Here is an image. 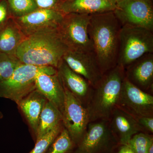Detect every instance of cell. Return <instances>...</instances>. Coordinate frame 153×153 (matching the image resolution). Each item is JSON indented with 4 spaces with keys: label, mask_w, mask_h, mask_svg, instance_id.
Listing matches in <instances>:
<instances>
[{
    "label": "cell",
    "mask_w": 153,
    "mask_h": 153,
    "mask_svg": "<svg viewBox=\"0 0 153 153\" xmlns=\"http://www.w3.org/2000/svg\"><path fill=\"white\" fill-rule=\"evenodd\" d=\"M13 18L25 16L38 8L34 0H8Z\"/></svg>",
    "instance_id": "23"
},
{
    "label": "cell",
    "mask_w": 153,
    "mask_h": 153,
    "mask_svg": "<svg viewBox=\"0 0 153 153\" xmlns=\"http://www.w3.org/2000/svg\"><path fill=\"white\" fill-rule=\"evenodd\" d=\"M64 14L58 10L38 8L14 20L26 37L57 29Z\"/></svg>",
    "instance_id": "10"
},
{
    "label": "cell",
    "mask_w": 153,
    "mask_h": 153,
    "mask_svg": "<svg viewBox=\"0 0 153 153\" xmlns=\"http://www.w3.org/2000/svg\"><path fill=\"white\" fill-rule=\"evenodd\" d=\"M3 117V114H2V113L0 111V120H1V119Z\"/></svg>",
    "instance_id": "32"
},
{
    "label": "cell",
    "mask_w": 153,
    "mask_h": 153,
    "mask_svg": "<svg viewBox=\"0 0 153 153\" xmlns=\"http://www.w3.org/2000/svg\"><path fill=\"white\" fill-rule=\"evenodd\" d=\"M147 153H153V142L152 143L150 146Z\"/></svg>",
    "instance_id": "30"
},
{
    "label": "cell",
    "mask_w": 153,
    "mask_h": 153,
    "mask_svg": "<svg viewBox=\"0 0 153 153\" xmlns=\"http://www.w3.org/2000/svg\"><path fill=\"white\" fill-rule=\"evenodd\" d=\"M112 134L108 121L89 123L76 153H97L107 143Z\"/></svg>",
    "instance_id": "12"
},
{
    "label": "cell",
    "mask_w": 153,
    "mask_h": 153,
    "mask_svg": "<svg viewBox=\"0 0 153 153\" xmlns=\"http://www.w3.org/2000/svg\"><path fill=\"white\" fill-rule=\"evenodd\" d=\"M117 153H135L127 145H123Z\"/></svg>",
    "instance_id": "29"
},
{
    "label": "cell",
    "mask_w": 153,
    "mask_h": 153,
    "mask_svg": "<svg viewBox=\"0 0 153 153\" xmlns=\"http://www.w3.org/2000/svg\"><path fill=\"white\" fill-rule=\"evenodd\" d=\"M64 89L65 97L62 123L73 142L79 143L90 123L88 112L86 107L78 98L64 88Z\"/></svg>",
    "instance_id": "8"
},
{
    "label": "cell",
    "mask_w": 153,
    "mask_h": 153,
    "mask_svg": "<svg viewBox=\"0 0 153 153\" xmlns=\"http://www.w3.org/2000/svg\"><path fill=\"white\" fill-rule=\"evenodd\" d=\"M41 72L54 74L57 71L52 66L21 64L9 78L0 82V97L8 99L18 105L36 89V76Z\"/></svg>",
    "instance_id": "5"
},
{
    "label": "cell",
    "mask_w": 153,
    "mask_h": 153,
    "mask_svg": "<svg viewBox=\"0 0 153 153\" xmlns=\"http://www.w3.org/2000/svg\"><path fill=\"white\" fill-rule=\"evenodd\" d=\"M62 130V124H61L41 138L36 140L35 147L29 153H47L52 143Z\"/></svg>",
    "instance_id": "24"
},
{
    "label": "cell",
    "mask_w": 153,
    "mask_h": 153,
    "mask_svg": "<svg viewBox=\"0 0 153 153\" xmlns=\"http://www.w3.org/2000/svg\"><path fill=\"white\" fill-rule=\"evenodd\" d=\"M114 11L122 26H135L153 32L152 0H120Z\"/></svg>",
    "instance_id": "7"
},
{
    "label": "cell",
    "mask_w": 153,
    "mask_h": 153,
    "mask_svg": "<svg viewBox=\"0 0 153 153\" xmlns=\"http://www.w3.org/2000/svg\"><path fill=\"white\" fill-rule=\"evenodd\" d=\"M36 89L52 102L61 114L65 101V91L58 74H50L41 72L36 76Z\"/></svg>",
    "instance_id": "15"
},
{
    "label": "cell",
    "mask_w": 153,
    "mask_h": 153,
    "mask_svg": "<svg viewBox=\"0 0 153 153\" xmlns=\"http://www.w3.org/2000/svg\"><path fill=\"white\" fill-rule=\"evenodd\" d=\"M26 38L11 17L0 27V52L15 55L17 48Z\"/></svg>",
    "instance_id": "19"
},
{
    "label": "cell",
    "mask_w": 153,
    "mask_h": 153,
    "mask_svg": "<svg viewBox=\"0 0 153 153\" xmlns=\"http://www.w3.org/2000/svg\"><path fill=\"white\" fill-rule=\"evenodd\" d=\"M125 76L137 87L147 92L152 89L153 53H149L135 60L125 69Z\"/></svg>",
    "instance_id": "13"
},
{
    "label": "cell",
    "mask_w": 153,
    "mask_h": 153,
    "mask_svg": "<svg viewBox=\"0 0 153 153\" xmlns=\"http://www.w3.org/2000/svg\"><path fill=\"white\" fill-rule=\"evenodd\" d=\"M153 142L152 137L140 132L133 136L127 145L135 153H147Z\"/></svg>",
    "instance_id": "25"
},
{
    "label": "cell",
    "mask_w": 153,
    "mask_h": 153,
    "mask_svg": "<svg viewBox=\"0 0 153 153\" xmlns=\"http://www.w3.org/2000/svg\"><path fill=\"white\" fill-rule=\"evenodd\" d=\"M138 123L140 126L143 129L146 130L152 133L153 132V117H141L136 118Z\"/></svg>",
    "instance_id": "27"
},
{
    "label": "cell",
    "mask_w": 153,
    "mask_h": 153,
    "mask_svg": "<svg viewBox=\"0 0 153 153\" xmlns=\"http://www.w3.org/2000/svg\"><path fill=\"white\" fill-rule=\"evenodd\" d=\"M109 124L112 134L123 145H127L133 136L143 130L135 118L119 107L111 115Z\"/></svg>",
    "instance_id": "14"
},
{
    "label": "cell",
    "mask_w": 153,
    "mask_h": 153,
    "mask_svg": "<svg viewBox=\"0 0 153 153\" xmlns=\"http://www.w3.org/2000/svg\"><path fill=\"white\" fill-rule=\"evenodd\" d=\"M22 64L16 55L0 52V82L9 78Z\"/></svg>",
    "instance_id": "21"
},
{
    "label": "cell",
    "mask_w": 153,
    "mask_h": 153,
    "mask_svg": "<svg viewBox=\"0 0 153 153\" xmlns=\"http://www.w3.org/2000/svg\"><path fill=\"white\" fill-rule=\"evenodd\" d=\"M149 53H153V32L135 26H122L117 65L125 69Z\"/></svg>",
    "instance_id": "4"
},
{
    "label": "cell",
    "mask_w": 153,
    "mask_h": 153,
    "mask_svg": "<svg viewBox=\"0 0 153 153\" xmlns=\"http://www.w3.org/2000/svg\"><path fill=\"white\" fill-rule=\"evenodd\" d=\"M116 4L110 0H62L59 10L64 15L77 13L93 15L114 11Z\"/></svg>",
    "instance_id": "17"
},
{
    "label": "cell",
    "mask_w": 153,
    "mask_h": 153,
    "mask_svg": "<svg viewBox=\"0 0 153 153\" xmlns=\"http://www.w3.org/2000/svg\"><path fill=\"white\" fill-rule=\"evenodd\" d=\"M121 27L114 11L91 15L88 35L103 74L117 65Z\"/></svg>",
    "instance_id": "1"
},
{
    "label": "cell",
    "mask_w": 153,
    "mask_h": 153,
    "mask_svg": "<svg viewBox=\"0 0 153 153\" xmlns=\"http://www.w3.org/2000/svg\"><path fill=\"white\" fill-rule=\"evenodd\" d=\"M8 5L5 0L0 2V27L7 22L11 17H9Z\"/></svg>",
    "instance_id": "28"
},
{
    "label": "cell",
    "mask_w": 153,
    "mask_h": 153,
    "mask_svg": "<svg viewBox=\"0 0 153 153\" xmlns=\"http://www.w3.org/2000/svg\"><path fill=\"white\" fill-rule=\"evenodd\" d=\"M91 15L65 14L58 25L57 31L68 50L79 52H93L88 33Z\"/></svg>",
    "instance_id": "6"
},
{
    "label": "cell",
    "mask_w": 153,
    "mask_h": 153,
    "mask_svg": "<svg viewBox=\"0 0 153 153\" xmlns=\"http://www.w3.org/2000/svg\"><path fill=\"white\" fill-rule=\"evenodd\" d=\"M47 101L46 97L36 89L22 99L18 104L35 135L41 112Z\"/></svg>",
    "instance_id": "18"
},
{
    "label": "cell",
    "mask_w": 153,
    "mask_h": 153,
    "mask_svg": "<svg viewBox=\"0 0 153 153\" xmlns=\"http://www.w3.org/2000/svg\"><path fill=\"white\" fill-rule=\"evenodd\" d=\"M62 123V114L52 102L47 101L41 112L36 134V140Z\"/></svg>",
    "instance_id": "20"
},
{
    "label": "cell",
    "mask_w": 153,
    "mask_h": 153,
    "mask_svg": "<svg viewBox=\"0 0 153 153\" xmlns=\"http://www.w3.org/2000/svg\"><path fill=\"white\" fill-rule=\"evenodd\" d=\"M73 143L68 131L63 128L46 153H66L72 148Z\"/></svg>",
    "instance_id": "22"
},
{
    "label": "cell",
    "mask_w": 153,
    "mask_h": 153,
    "mask_svg": "<svg viewBox=\"0 0 153 153\" xmlns=\"http://www.w3.org/2000/svg\"><path fill=\"white\" fill-rule=\"evenodd\" d=\"M68 50L57 29L27 36L17 48L15 55L23 64L57 68Z\"/></svg>",
    "instance_id": "2"
},
{
    "label": "cell",
    "mask_w": 153,
    "mask_h": 153,
    "mask_svg": "<svg viewBox=\"0 0 153 153\" xmlns=\"http://www.w3.org/2000/svg\"><path fill=\"white\" fill-rule=\"evenodd\" d=\"M125 78V69L117 65L103 74L100 82L92 88L86 106L90 122L109 121L114 111L118 107Z\"/></svg>",
    "instance_id": "3"
},
{
    "label": "cell",
    "mask_w": 153,
    "mask_h": 153,
    "mask_svg": "<svg viewBox=\"0 0 153 153\" xmlns=\"http://www.w3.org/2000/svg\"><path fill=\"white\" fill-rule=\"evenodd\" d=\"M57 69L63 87L83 104L85 102L87 103L93 88L89 82L81 75L71 70L63 60Z\"/></svg>",
    "instance_id": "16"
},
{
    "label": "cell",
    "mask_w": 153,
    "mask_h": 153,
    "mask_svg": "<svg viewBox=\"0 0 153 153\" xmlns=\"http://www.w3.org/2000/svg\"><path fill=\"white\" fill-rule=\"evenodd\" d=\"M62 0H34L38 8L59 10ZM60 11V10H59Z\"/></svg>",
    "instance_id": "26"
},
{
    "label": "cell",
    "mask_w": 153,
    "mask_h": 153,
    "mask_svg": "<svg viewBox=\"0 0 153 153\" xmlns=\"http://www.w3.org/2000/svg\"><path fill=\"white\" fill-rule=\"evenodd\" d=\"M110 1H112L115 4H116L120 0H110Z\"/></svg>",
    "instance_id": "31"
},
{
    "label": "cell",
    "mask_w": 153,
    "mask_h": 153,
    "mask_svg": "<svg viewBox=\"0 0 153 153\" xmlns=\"http://www.w3.org/2000/svg\"><path fill=\"white\" fill-rule=\"evenodd\" d=\"M118 107L135 118L141 117H153V96L134 85L125 76Z\"/></svg>",
    "instance_id": "9"
},
{
    "label": "cell",
    "mask_w": 153,
    "mask_h": 153,
    "mask_svg": "<svg viewBox=\"0 0 153 153\" xmlns=\"http://www.w3.org/2000/svg\"><path fill=\"white\" fill-rule=\"evenodd\" d=\"M63 60L71 70L85 78L94 88L102 78L103 74L93 52H79L68 50Z\"/></svg>",
    "instance_id": "11"
}]
</instances>
